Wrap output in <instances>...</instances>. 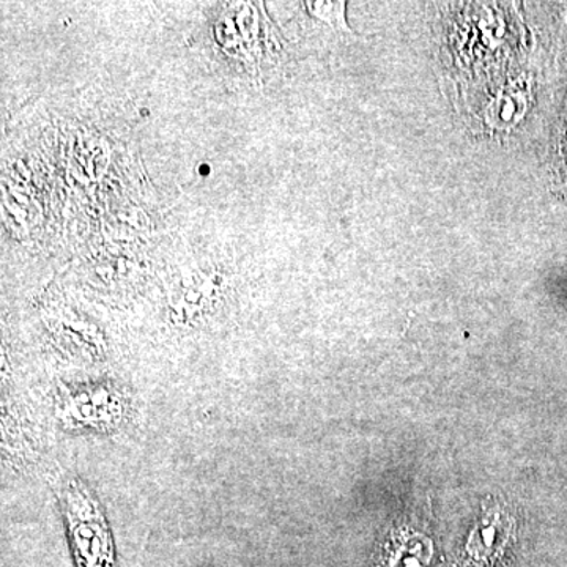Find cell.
<instances>
[{"mask_svg": "<svg viewBox=\"0 0 567 567\" xmlns=\"http://www.w3.org/2000/svg\"><path fill=\"white\" fill-rule=\"evenodd\" d=\"M62 506L77 567H116L109 526L86 485L76 480L66 481Z\"/></svg>", "mask_w": 567, "mask_h": 567, "instance_id": "1", "label": "cell"}, {"mask_svg": "<svg viewBox=\"0 0 567 567\" xmlns=\"http://www.w3.org/2000/svg\"><path fill=\"white\" fill-rule=\"evenodd\" d=\"M57 411L68 427L110 430L124 419L125 400L117 389L108 385L92 386L64 394Z\"/></svg>", "mask_w": 567, "mask_h": 567, "instance_id": "2", "label": "cell"}, {"mask_svg": "<svg viewBox=\"0 0 567 567\" xmlns=\"http://www.w3.org/2000/svg\"><path fill=\"white\" fill-rule=\"evenodd\" d=\"M309 10L312 14L319 17L320 20H325L330 24L336 25V28L347 29L344 22V2H317L308 3Z\"/></svg>", "mask_w": 567, "mask_h": 567, "instance_id": "3", "label": "cell"}, {"mask_svg": "<svg viewBox=\"0 0 567 567\" xmlns=\"http://www.w3.org/2000/svg\"><path fill=\"white\" fill-rule=\"evenodd\" d=\"M559 154H561V164L565 165V172H567V114L565 120V132L561 135V143H559Z\"/></svg>", "mask_w": 567, "mask_h": 567, "instance_id": "4", "label": "cell"}]
</instances>
